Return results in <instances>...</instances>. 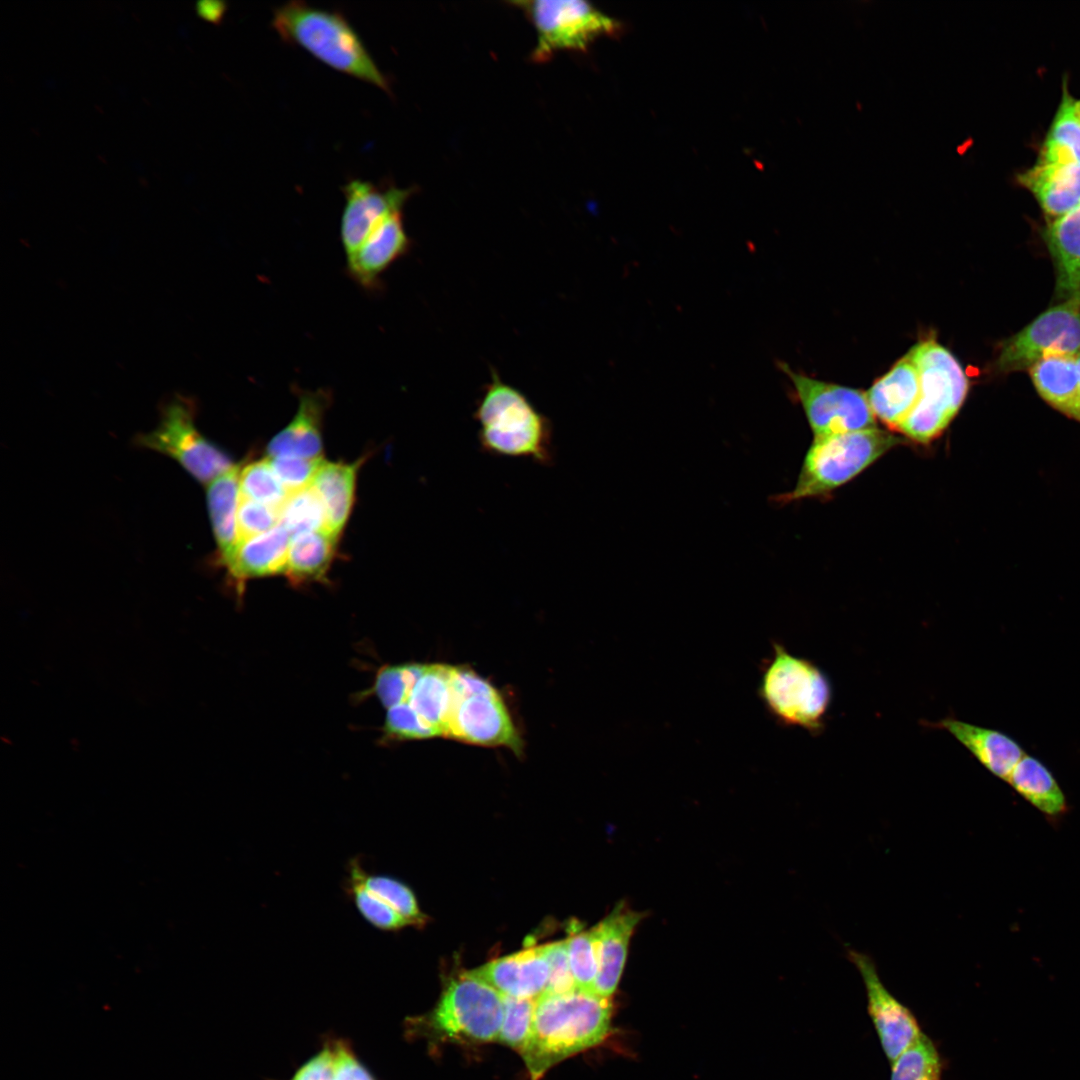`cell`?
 Listing matches in <instances>:
<instances>
[{
    "mask_svg": "<svg viewBox=\"0 0 1080 1080\" xmlns=\"http://www.w3.org/2000/svg\"><path fill=\"white\" fill-rule=\"evenodd\" d=\"M137 443L171 457L194 479L205 484L233 466L230 457L197 430L192 408L185 402L170 404L160 425L141 435Z\"/></svg>",
    "mask_w": 1080,
    "mask_h": 1080,
    "instance_id": "8fae6325",
    "label": "cell"
},
{
    "mask_svg": "<svg viewBox=\"0 0 1080 1080\" xmlns=\"http://www.w3.org/2000/svg\"><path fill=\"white\" fill-rule=\"evenodd\" d=\"M643 914L619 903L596 927L599 968L593 993L610 998L621 979L632 935Z\"/></svg>",
    "mask_w": 1080,
    "mask_h": 1080,
    "instance_id": "ac0fdd59",
    "label": "cell"
},
{
    "mask_svg": "<svg viewBox=\"0 0 1080 1080\" xmlns=\"http://www.w3.org/2000/svg\"><path fill=\"white\" fill-rule=\"evenodd\" d=\"M358 467L323 460L311 484L324 507L327 530L337 537L351 512Z\"/></svg>",
    "mask_w": 1080,
    "mask_h": 1080,
    "instance_id": "83f0119b",
    "label": "cell"
},
{
    "mask_svg": "<svg viewBox=\"0 0 1080 1080\" xmlns=\"http://www.w3.org/2000/svg\"><path fill=\"white\" fill-rule=\"evenodd\" d=\"M1016 179L1031 192L1050 220L1067 213L1080 202V162H1036Z\"/></svg>",
    "mask_w": 1080,
    "mask_h": 1080,
    "instance_id": "44dd1931",
    "label": "cell"
},
{
    "mask_svg": "<svg viewBox=\"0 0 1080 1080\" xmlns=\"http://www.w3.org/2000/svg\"><path fill=\"white\" fill-rule=\"evenodd\" d=\"M610 998L574 989L542 994L535 1001L530 1036L519 1052L531 1080L554 1065L601 1044L611 1029Z\"/></svg>",
    "mask_w": 1080,
    "mask_h": 1080,
    "instance_id": "6da1fadb",
    "label": "cell"
},
{
    "mask_svg": "<svg viewBox=\"0 0 1080 1080\" xmlns=\"http://www.w3.org/2000/svg\"><path fill=\"white\" fill-rule=\"evenodd\" d=\"M905 439L878 427L814 439L809 447L796 484L771 501L786 505L795 501L829 496L851 481Z\"/></svg>",
    "mask_w": 1080,
    "mask_h": 1080,
    "instance_id": "8992f818",
    "label": "cell"
},
{
    "mask_svg": "<svg viewBox=\"0 0 1080 1080\" xmlns=\"http://www.w3.org/2000/svg\"><path fill=\"white\" fill-rule=\"evenodd\" d=\"M535 1001L503 996L504 1013L498 1042L521 1051L531 1033Z\"/></svg>",
    "mask_w": 1080,
    "mask_h": 1080,
    "instance_id": "f35d334b",
    "label": "cell"
},
{
    "mask_svg": "<svg viewBox=\"0 0 1080 1080\" xmlns=\"http://www.w3.org/2000/svg\"><path fill=\"white\" fill-rule=\"evenodd\" d=\"M1028 370L1039 396L1060 413L1080 422V378L1075 356L1051 355Z\"/></svg>",
    "mask_w": 1080,
    "mask_h": 1080,
    "instance_id": "d4e9b609",
    "label": "cell"
},
{
    "mask_svg": "<svg viewBox=\"0 0 1080 1080\" xmlns=\"http://www.w3.org/2000/svg\"><path fill=\"white\" fill-rule=\"evenodd\" d=\"M847 957L863 980L868 1014L882 1050L892 1064L923 1034L919 1022L913 1012L885 987L869 955L849 948Z\"/></svg>",
    "mask_w": 1080,
    "mask_h": 1080,
    "instance_id": "7c38bea8",
    "label": "cell"
},
{
    "mask_svg": "<svg viewBox=\"0 0 1080 1080\" xmlns=\"http://www.w3.org/2000/svg\"><path fill=\"white\" fill-rule=\"evenodd\" d=\"M566 944L576 989L593 992L599 968L597 927L575 929Z\"/></svg>",
    "mask_w": 1080,
    "mask_h": 1080,
    "instance_id": "e575fe53",
    "label": "cell"
},
{
    "mask_svg": "<svg viewBox=\"0 0 1080 1080\" xmlns=\"http://www.w3.org/2000/svg\"><path fill=\"white\" fill-rule=\"evenodd\" d=\"M336 540L327 530L292 535L285 573L295 582L320 580L332 562Z\"/></svg>",
    "mask_w": 1080,
    "mask_h": 1080,
    "instance_id": "f546056e",
    "label": "cell"
},
{
    "mask_svg": "<svg viewBox=\"0 0 1080 1080\" xmlns=\"http://www.w3.org/2000/svg\"><path fill=\"white\" fill-rule=\"evenodd\" d=\"M533 24L537 43L531 58L543 62L558 51H585L603 35L616 34L621 24L583 0L515 1Z\"/></svg>",
    "mask_w": 1080,
    "mask_h": 1080,
    "instance_id": "ba28073f",
    "label": "cell"
},
{
    "mask_svg": "<svg viewBox=\"0 0 1080 1080\" xmlns=\"http://www.w3.org/2000/svg\"><path fill=\"white\" fill-rule=\"evenodd\" d=\"M279 524L291 536L302 532L327 530L324 507L311 486L289 494L279 509Z\"/></svg>",
    "mask_w": 1080,
    "mask_h": 1080,
    "instance_id": "836d02e7",
    "label": "cell"
},
{
    "mask_svg": "<svg viewBox=\"0 0 1080 1080\" xmlns=\"http://www.w3.org/2000/svg\"><path fill=\"white\" fill-rule=\"evenodd\" d=\"M410 248L411 239L404 226L402 210L393 212L354 253L346 257L347 273L361 288L376 291L382 284L383 273Z\"/></svg>",
    "mask_w": 1080,
    "mask_h": 1080,
    "instance_id": "9a60e30c",
    "label": "cell"
},
{
    "mask_svg": "<svg viewBox=\"0 0 1080 1080\" xmlns=\"http://www.w3.org/2000/svg\"><path fill=\"white\" fill-rule=\"evenodd\" d=\"M890 1065V1080H941L944 1062L935 1043L923 1033Z\"/></svg>",
    "mask_w": 1080,
    "mask_h": 1080,
    "instance_id": "d6a6232c",
    "label": "cell"
},
{
    "mask_svg": "<svg viewBox=\"0 0 1080 1080\" xmlns=\"http://www.w3.org/2000/svg\"><path fill=\"white\" fill-rule=\"evenodd\" d=\"M298 409L292 421L269 442L271 457L319 458L321 428L332 398L327 389L298 390Z\"/></svg>",
    "mask_w": 1080,
    "mask_h": 1080,
    "instance_id": "e0dca14e",
    "label": "cell"
},
{
    "mask_svg": "<svg viewBox=\"0 0 1080 1080\" xmlns=\"http://www.w3.org/2000/svg\"><path fill=\"white\" fill-rule=\"evenodd\" d=\"M240 467L233 465L208 484L209 517L221 561L225 564L239 543L237 509L240 499Z\"/></svg>",
    "mask_w": 1080,
    "mask_h": 1080,
    "instance_id": "4316f807",
    "label": "cell"
},
{
    "mask_svg": "<svg viewBox=\"0 0 1080 1080\" xmlns=\"http://www.w3.org/2000/svg\"><path fill=\"white\" fill-rule=\"evenodd\" d=\"M503 1013V995L464 971L447 982L431 1011L406 1019L405 1035L430 1042L497 1041Z\"/></svg>",
    "mask_w": 1080,
    "mask_h": 1080,
    "instance_id": "5b68a950",
    "label": "cell"
},
{
    "mask_svg": "<svg viewBox=\"0 0 1080 1080\" xmlns=\"http://www.w3.org/2000/svg\"><path fill=\"white\" fill-rule=\"evenodd\" d=\"M949 732L987 770L1007 782L1025 751L1007 734L990 728L964 722L953 717L935 724Z\"/></svg>",
    "mask_w": 1080,
    "mask_h": 1080,
    "instance_id": "7402d4cb",
    "label": "cell"
},
{
    "mask_svg": "<svg viewBox=\"0 0 1080 1080\" xmlns=\"http://www.w3.org/2000/svg\"><path fill=\"white\" fill-rule=\"evenodd\" d=\"M907 354L918 369L920 395L898 432L916 443L928 444L959 412L969 382L953 354L933 338L917 343Z\"/></svg>",
    "mask_w": 1080,
    "mask_h": 1080,
    "instance_id": "52a82bcc",
    "label": "cell"
},
{
    "mask_svg": "<svg viewBox=\"0 0 1080 1080\" xmlns=\"http://www.w3.org/2000/svg\"><path fill=\"white\" fill-rule=\"evenodd\" d=\"M1007 782L1020 796L1049 817H1060L1068 810L1060 785L1051 771L1034 756L1025 753Z\"/></svg>",
    "mask_w": 1080,
    "mask_h": 1080,
    "instance_id": "f1b7e54d",
    "label": "cell"
},
{
    "mask_svg": "<svg viewBox=\"0 0 1080 1080\" xmlns=\"http://www.w3.org/2000/svg\"><path fill=\"white\" fill-rule=\"evenodd\" d=\"M343 890L361 917L375 929L395 932L409 926L408 922L393 908L355 879L347 876Z\"/></svg>",
    "mask_w": 1080,
    "mask_h": 1080,
    "instance_id": "8d00e7d4",
    "label": "cell"
},
{
    "mask_svg": "<svg viewBox=\"0 0 1080 1080\" xmlns=\"http://www.w3.org/2000/svg\"><path fill=\"white\" fill-rule=\"evenodd\" d=\"M272 27L283 41L304 48L326 65L391 93L388 77L340 11L287 1L273 9Z\"/></svg>",
    "mask_w": 1080,
    "mask_h": 1080,
    "instance_id": "7a4b0ae2",
    "label": "cell"
},
{
    "mask_svg": "<svg viewBox=\"0 0 1080 1080\" xmlns=\"http://www.w3.org/2000/svg\"><path fill=\"white\" fill-rule=\"evenodd\" d=\"M1074 110H1075V114H1076L1077 118L1080 120V100H1075V102H1074Z\"/></svg>",
    "mask_w": 1080,
    "mask_h": 1080,
    "instance_id": "f6af8a7d",
    "label": "cell"
},
{
    "mask_svg": "<svg viewBox=\"0 0 1080 1080\" xmlns=\"http://www.w3.org/2000/svg\"><path fill=\"white\" fill-rule=\"evenodd\" d=\"M1080 352V297H1072L1040 313L1000 346L995 368L1000 373L1029 369L1051 355Z\"/></svg>",
    "mask_w": 1080,
    "mask_h": 1080,
    "instance_id": "9c48e42d",
    "label": "cell"
},
{
    "mask_svg": "<svg viewBox=\"0 0 1080 1080\" xmlns=\"http://www.w3.org/2000/svg\"><path fill=\"white\" fill-rule=\"evenodd\" d=\"M346 869L348 877L387 903L409 926L421 928L426 924L427 917L421 911L414 892L404 882L390 875L367 872L358 856L348 861Z\"/></svg>",
    "mask_w": 1080,
    "mask_h": 1080,
    "instance_id": "1f68e13d",
    "label": "cell"
},
{
    "mask_svg": "<svg viewBox=\"0 0 1080 1080\" xmlns=\"http://www.w3.org/2000/svg\"><path fill=\"white\" fill-rule=\"evenodd\" d=\"M290 533L280 524L240 541L224 564L238 593L248 579L285 573Z\"/></svg>",
    "mask_w": 1080,
    "mask_h": 1080,
    "instance_id": "ffe728a7",
    "label": "cell"
},
{
    "mask_svg": "<svg viewBox=\"0 0 1080 1080\" xmlns=\"http://www.w3.org/2000/svg\"><path fill=\"white\" fill-rule=\"evenodd\" d=\"M480 448L493 456L525 458L540 465L554 459L551 421L495 370L473 413Z\"/></svg>",
    "mask_w": 1080,
    "mask_h": 1080,
    "instance_id": "3957f363",
    "label": "cell"
},
{
    "mask_svg": "<svg viewBox=\"0 0 1080 1080\" xmlns=\"http://www.w3.org/2000/svg\"><path fill=\"white\" fill-rule=\"evenodd\" d=\"M1043 237L1055 266L1057 299L1080 297V202L1050 220Z\"/></svg>",
    "mask_w": 1080,
    "mask_h": 1080,
    "instance_id": "603a6c76",
    "label": "cell"
},
{
    "mask_svg": "<svg viewBox=\"0 0 1080 1080\" xmlns=\"http://www.w3.org/2000/svg\"><path fill=\"white\" fill-rule=\"evenodd\" d=\"M437 737V734L421 722L415 712L400 703L387 709L384 738L388 740H412Z\"/></svg>",
    "mask_w": 1080,
    "mask_h": 1080,
    "instance_id": "b9f144b4",
    "label": "cell"
},
{
    "mask_svg": "<svg viewBox=\"0 0 1080 1080\" xmlns=\"http://www.w3.org/2000/svg\"><path fill=\"white\" fill-rule=\"evenodd\" d=\"M196 10L203 18L218 22L224 13L225 4L221 1H199L196 4Z\"/></svg>",
    "mask_w": 1080,
    "mask_h": 1080,
    "instance_id": "ee69618b",
    "label": "cell"
},
{
    "mask_svg": "<svg viewBox=\"0 0 1080 1080\" xmlns=\"http://www.w3.org/2000/svg\"><path fill=\"white\" fill-rule=\"evenodd\" d=\"M287 1080L378 1079L361 1060L350 1039L325 1033L315 1053L301 1063Z\"/></svg>",
    "mask_w": 1080,
    "mask_h": 1080,
    "instance_id": "cb8c5ba5",
    "label": "cell"
},
{
    "mask_svg": "<svg viewBox=\"0 0 1080 1080\" xmlns=\"http://www.w3.org/2000/svg\"><path fill=\"white\" fill-rule=\"evenodd\" d=\"M279 524V510L240 495L237 509L239 542L263 534Z\"/></svg>",
    "mask_w": 1080,
    "mask_h": 1080,
    "instance_id": "ab89813d",
    "label": "cell"
},
{
    "mask_svg": "<svg viewBox=\"0 0 1080 1080\" xmlns=\"http://www.w3.org/2000/svg\"><path fill=\"white\" fill-rule=\"evenodd\" d=\"M757 694L777 723L816 735L825 726L833 688L817 664L773 641L771 656L760 666Z\"/></svg>",
    "mask_w": 1080,
    "mask_h": 1080,
    "instance_id": "277c9868",
    "label": "cell"
},
{
    "mask_svg": "<svg viewBox=\"0 0 1080 1080\" xmlns=\"http://www.w3.org/2000/svg\"><path fill=\"white\" fill-rule=\"evenodd\" d=\"M422 668V663L381 667L371 688L373 694L386 710L401 703L420 675Z\"/></svg>",
    "mask_w": 1080,
    "mask_h": 1080,
    "instance_id": "74e56055",
    "label": "cell"
},
{
    "mask_svg": "<svg viewBox=\"0 0 1080 1080\" xmlns=\"http://www.w3.org/2000/svg\"><path fill=\"white\" fill-rule=\"evenodd\" d=\"M1075 99L1063 81L1062 97L1039 150L1038 163L1080 162V120L1074 110Z\"/></svg>",
    "mask_w": 1080,
    "mask_h": 1080,
    "instance_id": "4dcf8cb0",
    "label": "cell"
},
{
    "mask_svg": "<svg viewBox=\"0 0 1080 1080\" xmlns=\"http://www.w3.org/2000/svg\"><path fill=\"white\" fill-rule=\"evenodd\" d=\"M270 464L278 479L293 493L311 486L313 478L323 462L319 458L271 457Z\"/></svg>",
    "mask_w": 1080,
    "mask_h": 1080,
    "instance_id": "60d3db41",
    "label": "cell"
},
{
    "mask_svg": "<svg viewBox=\"0 0 1080 1080\" xmlns=\"http://www.w3.org/2000/svg\"><path fill=\"white\" fill-rule=\"evenodd\" d=\"M541 947L549 965V979L544 993L562 994L576 989L569 964L566 939L544 944Z\"/></svg>",
    "mask_w": 1080,
    "mask_h": 1080,
    "instance_id": "7bdbcfd3",
    "label": "cell"
},
{
    "mask_svg": "<svg viewBox=\"0 0 1080 1080\" xmlns=\"http://www.w3.org/2000/svg\"><path fill=\"white\" fill-rule=\"evenodd\" d=\"M345 205L340 221V239L345 256L354 253L368 235L391 213L403 207L415 188L376 184L351 179L342 186Z\"/></svg>",
    "mask_w": 1080,
    "mask_h": 1080,
    "instance_id": "5bb4252c",
    "label": "cell"
},
{
    "mask_svg": "<svg viewBox=\"0 0 1080 1080\" xmlns=\"http://www.w3.org/2000/svg\"><path fill=\"white\" fill-rule=\"evenodd\" d=\"M503 996L537 999L547 986L549 965L541 946L530 947L467 971Z\"/></svg>",
    "mask_w": 1080,
    "mask_h": 1080,
    "instance_id": "2e32d148",
    "label": "cell"
},
{
    "mask_svg": "<svg viewBox=\"0 0 1080 1080\" xmlns=\"http://www.w3.org/2000/svg\"><path fill=\"white\" fill-rule=\"evenodd\" d=\"M1075 359H1076L1077 369H1078L1079 378H1080V352L1077 355H1075Z\"/></svg>",
    "mask_w": 1080,
    "mask_h": 1080,
    "instance_id": "bcb514c9",
    "label": "cell"
},
{
    "mask_svg": "<svg viewBox=\"0 0 1080 1080\" xmlns=\"http://www.w3.org/2000/svg\"><path fill=\"white\" fill-rule=\"evenodd\" d=\"M451 668L448 664H423L420 675L401 702L437 736H444L453 704Z\"/></svg>",
    "mask_w": 1080,
    "mask_h": 1080,
    "instance_id": "484cf974",
    "label": "cell"
},
{
    "mask_svg": "<svg viewBox=\"0 0 1080 1080\" xmlns=\"http://www.w3.org/2000/svg\"><path fill=\"white\" fill-rule=\"evenodd\" d=\"M239 487L242 497L278 510L289 496L269 459L257 460L243 467L240 470Z\"/></svg>",
    "mask_w": 1080,
    "mask_h": 1080,
    "instance_id": "d590c367",
    "label": "cell"
},
{
    "mask_svg": "<svg viewBox=\"0 0 1080 1080\" xmlns=\"http://www.w3.org/2000/svg\"><path fill=\"white\" fill-rule=\"evenodd\" d=\"M865 394L875 418L891 432H898L920 395L918 369L909 355L897 361Z\"/></svg>",
    "mask_w": 1080,
    "mask_h": 1080,
    "instance_id": "d6986e66",
    "label": "cell"
},
{
    "mask_svg": "<svg viewBox=\"0 0 1080 1080\" xmlns=\"http://www.w3.org/2000/svg\"><path fill=\"white\" fill-rule=\"evenodd\" d=\"M444 737L483 746H505L522 752L523 742L499 694L453 697Z\"/></svg>",
    "mask_w": 1080,
    "mask_h": 1080,
    "instance_id": "4fadbf2b",
    "label": "cell"
},
{
    "mask_svg": "<svg viewBox=\"0 0 1080 1080\" xmlns=\"http://www.w3.org/2000/svg\"><path fill=\"white\" fill-rule=\"evenodd\" d=\"M778 368L790 379L814 439L877 427L865 393L811 378L784 362Z\"/></svg>",
    "mask_w": 1080,
    "mask_h": 1080,
    "instance_id": "30bf717a",
    "label": "cell"
}]
</instances>
